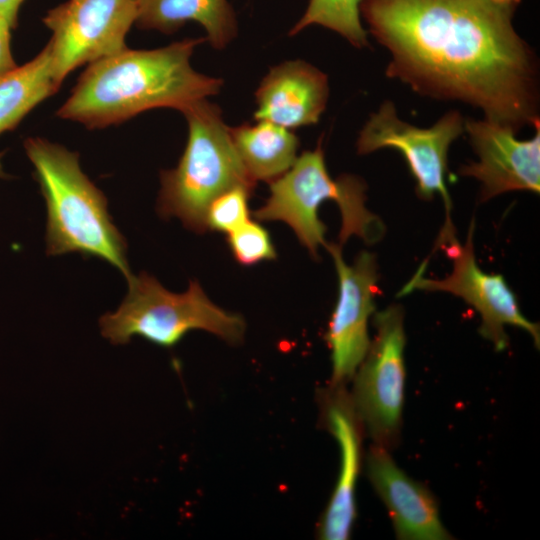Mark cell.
I'll return each instance as SVG.
<instances>
[{
	"mask_svg": "<svg viewBox=\"0 0 540 540\" xmlns=\"http://www.w3.org/2000/svg\"><path fill=\"white\" fill-rule=\"evenodd\" d=\"M234 146L253 180L272 182L296 160L298 137L291 130L267 121L229 127Z\"/></svg>",
	"mask_w": 540,
	"mask_h": 540,
	"instance_id": "cell-17",
	"label": "cell"
},
{
	"mask_svg": "<svg viewBox=\"0 0 540 540\" xmlns=\"http://www.w3.org/2000/svg\"><path fill=\"white\" fill-rule=\"evenodd\" d=\"M540 123L532 138L520 140L509 125L487 118L465 119L464 131L478 161L462 165L461 176L480 182V201L510 191H540Z\"/></svg>",
	"mask_w": 540,
	"mask_h": 540,
	"instance_id": "cell-12",
	"label": "cell"
},
{
	"mask_svg": "<svg viewBox=\"0 0 540 540\" xmlns=\"http://www.w3.org/2000/svg\"><path fill=\"white\" fill-rule=\"evenodd\" d=\"M206 38H186L152 50H130L88 65L57 111L89 129L120 124L155 108L184 110L216 95L223 80L201 74L190 63Z\"/></svg>",
	"mask_w": 540,
	"mask_h": 540,
	"instance_id": "cell-2",
	"label": "cell"
},
{
	"mask_svg": "<svg viewBox=\"0 0 540 540\" xmlns=\"http://www.w3.org/2000/svg\"><path fill=\"white\" fill-rule=\"evenodd\" d=\"M465 118L459 111L445 113L429 128H420L401 120L391 100L384 101L362 127L357 152L369 154L384 148L398 150L416 181V193L422 199L442 197L446 223L440 236L455 233L450 219L451 198L446 186L450 145L464 132Z\"/></svg>",
	"mask_w": 540,
	"mask_h": 540,
	"instance_id": "cell-8",
	"label": "cell"
},
{
	"mask_svg": "<svg viewBox=\"0 0 540 540\" xmlns=\"http://www.w3.org/2000/svg\"><path fill=\"white\" fill-rule=\"evenodd\" d=\"M11 26L0 18V74L17 67L11 51Z\"/></svg>",
	"mask_w": 540,
	"mask_h": 540,
	"instance_id": "cell-22",
	"label": "cell"
},
{
	"mask_svg": "<svg viewBox=\"0 0 540 540\" xmlns=\"http://www.w3.org/2000/svg\"><path fill=\"white\" fill-rule=\"evenodd\" d=\"M137 16L135 0H68L50 10L43 23L59 84L74 69L126 49L125 38Z\"/></svg>",
	"mask_w": 540,
	"mask_h": 540,
	"instance_id": "cell-10",
	"label": "cell"
},
{
	"mask_svg": "<svg viewBox=\"0 0 540 540\" xmlns=\"http://www.w3.org/2000/svg\"><path fill=\"white\" fill-rule=\"evenodd\" d=\"M325 423L340 449L337 483L319 524L325 540H345L356 517L355 489L361 468L362 424L343 385H330L323 399Z\"/></svg>",
	"mask_w": 540,
	"mask_h": 540,
	"instance_id": "cell-14",
	"label": "cell"
},
{
	"mask_svg": "<svg viewBox=\"0 0 540 540\" xmlns=\"http://www.w3.org/2000/svg\"><path fill=\"white\" fill-rule=\"evenodd\" d=\"M24 148L47 205L46 253L95 256L128 280L127 244L112 222L106 197L82 172L78 154L39 137L27 138Z\"/></svg>",
	"mask_w": 540,
	"mask_h": 540,
	"instance_id": "cell-3",
	"label": "cell"
},
{
	"mask_svg": "<svg viewBox=\"0 0 540 540\" xmlns=\"http://www.w3.org/2000/svg\"><path fill=\"white\" fill-rule=\"evenodd\" d=\"M474 221L471 222L465 244L455 235L441 245L452 259V272L444 279H428L422 263L411 280L400 291V296L415 290L452 293L471 305L481 316L479 333L497 351L508 346L506 326L528 332L539 347V326L521 312L517 297L500 274H487L477 264L473 245Z\"/></svg>",
	"mask_w": 540,
	"mask_h": 540,
	"instance_id": "cell-9",
	"label": "cell"
},
{
	"mask_svg": "<svg viewBox=\"0 0 540 540\" xmlns=\"http://www.w3.org/2000/svg\"><path fill=\"white\" fill-rule=\"evenodd\" d=\"M135 4V23L141 29L171 34L194 21L216 49L225 48L237 35L236 14L228 0H135Z\"/></svg>",
	"mask_w": 540,
	"mask_h": 540,
	"instance_id": "cell-16",
	"label": "cell"
},
{
	"mask_svg": "<svg viewBox=\"0 0 540 540\" xmlns=\"http://www.w3.org/2000/svg\"><path fill=\"white\" fill-rule=\"evenodd\" d=\"M2 155H3V153L1 152L0 153V178H3V177L6 176V174H5L4 170H3L2 161H1Z\"/></svg>",
	"mask_w": 540,
	"mask_h": 540,
	"instance_id": "cell-24",
	"label": "cell"
},
{
	"mask_svg": "<svg viewBox=\"0 0 540 540\" xmlns=\"http://www.w3.org/2000/svg\"><path fill=\"white\" fill-rule=\"evenodd\" d=\"M376 334L354 375L350 394L363 429L389 451L400 442L404 404V312L390 305L373 320Z\"/></svg>",
	"mask_w": 540,
	"mask_h": 540,
	"instance_id": "cell-7",
	"label": "cell"
},
{
	"mask_svg": "<svg viewBox=\"0 0 540 540\" xmlns=\"http://www.w3.org/2000/svg\"><path fill=\"white\" fill-rule=\"evenodd\" d=\"M521 0H360L385 74L415 93L458 101L517 132L540 123L539 63L517 33Z\"/></svg>",
	"mask_w": 540,
	"mask_h": 540,
	"instance_id": "cell-1",
	"label": "cell"
},
{
	"mask_svg": "<svg viewBox=\"0 0 540 540\" xmlns=\"http://www.w3.org/2000/svg\"><path fill=\"white\" fill-rule=\"evenodd\" d=\"M341 245L326 243L338 275L339 294L326 340L331 349V385H344L354 377L370 339L368 320L375 311L378 268L373 253L362 251L352 265L343 259Z\"/></svg>",
	"mask_w": 540,
	"mask_h": 540,
	"instance_id": "cell-11",
	"label": "cell"
},
{
	"mask_svg": "<svg viewBox=\"0 0 540 540\" xmlns=\"http://www.w3.org/2000/svg\"><path fill=\"white\" fill-rule=\"evenodd\" d=\"M360 0H309L303 16L291 28L294 36L311 25H320L345 38L357 48L367 47L368 32L361 23Z\"/></svg>",
	"mask_w": 540,
	"mask_h": 540,
	"instance_id": "cell-19",
	"label": "cell"
},
{
	"mask_svg": "<svg viewBox=\"0 0 540 540\" xmlns=\"http://www.w3.org/2000/svg\"><path fill=\"white\" fill-rule=\"evenodd\" d=\"M366 183L358 176L342 174L333 179L326 167L322 141L303 152L291 168L270 182V194L254 217L260 221H282L289 225L313 257L325 246L326 226L318 217L322 202L337 203L342 225L340 245L351 236L378 242L385 232L382 220L366 208Z\"/></svg>",
	"mask_w": 540,
	"mask_h": 540,
	"instance_id": "cell-4",
	"label": "cell"
},
{
	"mask_svg": "<svg viewBox=\"0 0 540 540\" xmlns=\"http://www.w3.org/2000/svg\"><path fill=\"white\" fill-rule=\"evenodd\" d=\"M181 112L188 125L187 144L177 167L161 172L157 211L202 233L214 199L238 186L254 190L256 181L239 157L217 105L203 99Z\"/></svg>",
	"mask_w": 540,
	"mask_h": 540,
	"instance_id": "cell-5",
	"label": "cell"
},
{
	"mask_svg": "<svg viewBox=\"0 0 540 540\" xmlns=\"http://www.w3.org/2000/svg\"><path fill=\"white\" fill-rule=\"evenodd\" d=\"M253 190L238 186L231 188L210 204L206 213L207 230L230 233L249 219L248 200Z\"/></svg>",
	"mask_w": 540,
	"mask_h": 540,
	"instance_id": "cell-21",
	"label": "cell"
},
{
	"mask_svg": "<svg viewBox=\"0 0 540 540\" xmlns=\"http://www.w3.org/2000/svg\"><path fill=\"white\" fill-rule=\"evenodd\" d=\"M256 121L289 130L318 123L329 98L328 76L303 60L272 67L255 92Z\"/></svg>",
	"mask_w": 540,
	"mask_h": 540,
	"instance_id": "cell-15",
	"label": "cell"
},
{
	"mask_svg": "<svg viewBox=\"0 0 540 540\" xmlns=\"http://www.w3.org/2000/svg\"><path fill=\"white\" fill-rule=\"evenodd\" d=\"M228 244L237 262L245 266L276 257V251L267 230L250 219L228 233Z\"/></svg>",
	"mask_w": 540,
	"mask_h": 540,
	"instance_id": "cell-20",
	"label": "cell"
},
{
	"mask_svg": "<svg viewBox=\"0 0 540 540\" xmlns=\"http://www.w3.org/2000/svg\"><path fill=\"white\" fill-rule=\"evenodd\" d=\"M368 478L401 540H447L436 497L398 467L390 451L373 444L366 457Z\"/></svg>",
	"mask_w": 540,
	"mask_h": 540,
	"instance_id": "cell-13",
	"label": "cell"
},
{
	"mask_svg": "<svg viewBox=\"0 0 540 540\" xmlns=\"http://www.w3.org/2000/svg\"><path fill=\"white\" fill-rule=\"evenodd\" d=\"M24 0H0V18L6 20L12 29L16 28L18 12Z\"/></svg>",
	"mask_w": 540,
	"mask_h": 540,
	"instance_id": "cell-23",
	"label": "cell"
},
{
	"mask_svg": "<svg viewBox=\"0 0 540 540\" xmlns=\"http://www.w3.org/2000/svg\"><path fill=\"white\" fill-rule=\"evenodd\" d=\"M60 86L53 73L48 45L29 62L0 74V135L17 127Z\"/></svg>",
	"mask_w": 540,
	"mask_h": 540,
	"instance_id": "cell-18",
	"label": "cell"
},
{
	"mask_svg": "<svg viewBox=\"0 0 540 540\" xmlns=\"http://www.w3.org/2000/svg\"><path fill=\"white\" fill-rule=\"evenodd\" d=\"M127 281L128 294L120 307L99 320L101 334L112 344H127L132 337L140 336L169 348L197 329L230 344L243 340L242 317L214 304L197 281H190L184 293L166 290L146 272L132 274Z\"/></svg>",
	"mask_w": 540,
	"mask_h": 540,
	"instance_id": "cell-6",
	"label": "cell"
}]
</instances>
